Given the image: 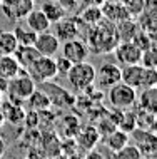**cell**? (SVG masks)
Segmentation results:
<instances>
[{
	"instance_id": "1",
	"label": "cell",
	"mask_w": 157,
	"mask_h": 159,
	"mask_svg": "<svg viewBox=\"0 0 157 159\" xmlns=\"http://www.w3.org/2000/svg\"><path fill=\"white\" fill-rule=\"evenodd\" d=\"M119 44V37L116 32V25L109 20H100L99 24L92 25L89 32V52L94 54H109Z\"/></svg>"
},
{
	"instance_id": "2",
	"label": "cell",
	"mask_w": 157,
	"mask_h": 159,
	"mask_svg": "<svg viewBox=\"0 0 157 159\" xmlns=\"http://www.w3.org/2000/svg\"><path fill=\"white\" fill-rule=\"evenodd\" d=\"M67 79L69 84L72 85V89L77 92H89L95 84V67L92 64L85 62H79V64H72L70 70L67 72Z\"/></svg>"
},
{
	"instance_id": "3",
	"label": "cell",
	"mask_w": 157,
	"mask_h": 159,
	"mask_svg": "<svg viewBox=\"0 0 157 159\" xmlns=\"http://www.w3.org/2000/svg\"><path fill=\"white\" fill-rule=\"evenodd\" d=\"M35 89H37L35 87V82H33L30 77L27 75L25 69H20L19 75H15L14 79L8 80L5 92L8 94L10 102L22 106V102L27 101V99L30 97V94L35 91Z\"/></svg>"
},
{
	"instance_id": "4",
	"label": "cell",
	"mask_w": 157,
	"mask_h": 159,
	"mask_svg": "<svg viewBox=\"0 0 157 159\" xmlns=\"http://www.w3.org/2000/svg\"><path fill=\"white\" fill-rule=\"evenodd\" d=\"M137 89L130 87L124 82H117L116 85L109 87V102L119 111H129L137 102Z\"/></svg>"
},
{
	"instance_id": "5",
	"label": "cell",
	"mask_w": 157,
	"mask_h": 159,
	"mask_svg": "<svg viewBox=\"0 0 157 159\" xmlns=\"http://www.w3.org/2000/svg\"><path fill=\"white\" fill-rule=\"evenodd\" d=\"M27 75L30 77L33 82L37 84H45L57 77V67H55V59L54 57H45L40 55L37 61H33L30 66L25 69Z\"/></svg>"
},
{
	"instance_id": "6",
	"label": "cell",
	"mask_w": 157,
	"mask_h": 159,
	"mask_svg": "<svg viewBox=\"0 0 157 159\" xmlns=\"http://www.w3.org/2000/svg\"><path fill=\"white\" fill-rule=\"evenodd\" d=\"M89 47L87 42H84L82 39H72L69 42H63L62 45V55L70 61L72 64H79V62H85L89 57Z\"/></svg>"
},
{
	"instance_id": "7",
	"label": "cell",
	"mask_w": 157,
	"mask_h": 159,
	"mask_svg": "<svg viewBox=\"0 0 157 159\" xmlns=\"http://www.w3.org/2000/svg\"><path fill=\"white\" fill-rule=\"evenodd\" d=\"M95 82L100 87H112L117 82H120V67L114 62H104L95 70Z\"/></svg>"
},
{
	"instance_id": "8",
	"label": "cell",
	"mask_w": 157,
	"mask_h": 159,
	"mask_svg": "<svg viewBox=\"0 0 157 159\" xmlns=\"http://www.w3.org/2000/svg\"><path fill=\"white\" fill-rule=\"evenodd\" d=\"M117 61L122 66H130V64H141L142 50L132 42H119L117 47L114 49Z\"/></svg>"
},
{
	"instance_id": "9",
	"label": "cell",
	"mask_w": 157,
	"mask_h": 159,
	"mask_svg": "<svg viewBox=\"0 0 157 159\" xmlns=\"http://www.w3.org/2000/svg\"><path fill=\"white\" fill-rule=\"evenodd\" d=\"M33 47L37 49V52L40 55H45V57H52L60 50V42L59 39L54 35L52 32H42L37 34V39L33 42Z\"/></svg>"
},
{
	"instance_id": "10",
	"label": "cell",
	"mask_w": 157,
	"mask_h": 159,
	"mask_svg": "<svg viewBox=\"0 0 157 159\" xmlns=\"http://www.w3.org/2000/svg\"><path fill=\"white\" fill-rule=\"evenodd\" d=\"M52 34L59 39L60 44H63L79 37V25L72 19H60L59 22H55V30Z\"/></svg>"
},
{
	"instance_id": "11",
	"label": "cell",
	"mask_w": 157,
	"mask_h": 159,
	"mask_svg": "<svg viewBox=\"0 0 157 159\" xmlns=\"http://www.w3.org/2000/svg\"><path fill=\"white\" fill-rule=\"evenodd\" d=\"M99 139H100V136H99V132H97V129L94 126H89V127H84L82 131H79V134L75 136V144H77L82 151L89 152L97 146Z\"/></svg>"
},
{
	"instance_id": "12",
	"label": "cell",
	"mask_w": 157,
	"mask_h": 159,
	"mask_svg": "<svg viewBox=\"0 0 157 159\" xmlns=\"http://www.w3.org/2000/svg\"><path fill=\"white\" fill-rule=\"evenodd\" d=\"M25 24H27V27L32 29L35 34L47 32L50 29L49 19L45 17V14L40 10V8H32V10L25 15Z\"/></svg>"
},
{
	"instance_id": "13",
	"label": "cell",
	"mask_w": 157,
	"mask_h": 159,
	"mask_svg": "<svg viewBox=\"0 0 157 159\" xmlns=\"http://www.w3.org/2000/svg\"><path fill=\"white\" fill-rule=\"evenodd\" d=\"M32 8H33L32 0H8L3 5V10L10 19H24Z\"/></svg>"
},
{
	"instance_id": "14",
	"label": "cell",
	"mask_w": 157,
	"mask_h": 159,
	"mask_svg": "<svg viewBox=\"0 0 157 159\" xmlns=\"http://www.w3.org/2000/svg\"><path fill=\"white\" fill-rule=\"evenodd\" d=\"M142 66L141 64H130V66L120 67V82H124L130 87L137 89L141 87V77H142Z\"/></svg>"
},
{
	"instance_id": "15",
	"label": "cell",
	"mask_w": 157,
	"mask_h": 159,
	"mask_svg": "<svg viewBox=\"0 0 157 159\" xmlns=\"http://www.w3.org/2000/svg\"><path fill=\"white\" fill-rule=\"evenodd\" d=\"M2 116H3V121L10 122L14 126H19V124H24L25 119V111L20 104H14V102H5L2 104Z\"/></svg>"
},
{
	"instance_id": "16",
	"label": "cell",
	"mask_w": 157,
	"mask_h": 159,
	"mask_svg": "<svg viewBox=\"0 0 157 159\" xmlns=\"http://www.w3.org/2000/svg\"><path fill=\"white\" fill-rule=\"evenodd\" d=\"M100 10H102V17H105L112 24H119L125 19H130L124 3H105Z\"/></svg>"
},
{
	"instance_id": "17",
	"label": "cell",
	"mask_w": 157,
	"mask_h": 159,
	"mask_svg": "<svg viewBox=\"0 0 157 159\" xmlns=\"http://www.w3.org/2000/svg\"><path fill=\"white\" fill-rule=\"evenodd\" d=\"M12 55L15 57V61L19 62V66L22 69H27L33 61H37L40 57V54L37 52V49L33 45H19Z\"/></svg>"
},
{
	"instance_id": "18",
	"label": "cell",
	"mask_w": 157,
	"mask_h": 159,
	"mask_svg": "<svg viewBox=\"0 0 157 159\" xmlns=\"http://www.w3.org/2000/svg\"><path fill=\"white\" fill-rule=\"evenodd\" d=\"M20 69L22 67L19 66L14 55H0V77L2 79H14L15 75H19Z\"/></svg>"
},
{
	"instance_id": "19",
	"label": "cell",
	"mask_w": 157,
	"mask_h": 159,
	"mask_svg": "<svg viewBox=\"0 0 157 159\" xmlns=\"http://www.w3.org/2000/svg\"><path fill=\"white\" fill-rule=\"evenodd\" d=\"M116 32H117L119 42H130L135 34L139 32V24L130 19H125L116 25Z\"/></svg>"
},
{
	"instance_id": "20",
	"label": "cell",
	"mask_w": 157,
	"mask_h": 159,
	"mask_svg": "<svg viewBox=\"0 0 157 159\" xmlns=\"http://www.w3.org/2000/svg\"><path fill=\"white\" fill-rule=\"evenodd\" d=\"M28 104V107H30L32 111H35V112H42V111H49L50 109V99H49V96L45 94L44 91H33L32 94H30V97L25 101Z\"/></svg>"
},
{
	"instance_id": "21",
	"label": "cell",
	"mask_w": 157,
	"mask_h": 159,
	"mask_svg": "<svg viewBox=\"0 0 157 159\" xmlns=\"http://www.w3.org/2000/svg\"><path fill=\"white\" fill-rule=\"evenodd\" d=\"M127 144H129V134L124 131H120V129H116V131H112L109 136H105V146H107L112 152H117L119 149H122Z\"/></svg>"
},
{
	"instance_id": "22",
	"label": "cell",
	"mask_w": 157,
	"mask_h": 159,
	"mask_svg": "<svg viewBox=\"0 0 157 159\" xmlns=\"http://www.w3.org/2000/svg\"><path fill=\"white\" fill-rule=\"evenodd\" d=\"M137 99L141 102L142 111H147V112H152V114L157 111V91H155V87L142 89V94L137 96Z\"/></svg>"
},
{
	"instance_id": "23",
	"label": "cell",
	"mask_w": 157,
	"mask_h": 159,
	"mask_svg": "<svg viewBox=\"0 0 157 159\" xmlns=\"http://www.w3.org/2000/svg\"><path fill=\"white\" fill-rule=\"evenodd\" d=\"M40 10L45 14V17L49 19L50 24L59 22V20L63 19V15H65V10H63V7L60 5V3H59V2H50V0L42 5Z\"/></svg>"
},
{
	"instance_id": "24",
	"label": "cell",
	"mask_w": 157,
	"mask_h": 159,
	"mask_svg": "<svg viewBox=\"0 0 157 159\" xmlns=\"http://www.w3.org/2000/svg\"><path fill=\"white\" fill-rule=\"evenodd\" d=\"M14 37L19 45H33L37 39V34L28 27H22V25H17L14 30Z\"/></svg>"
},
{
	"instance_id": "25",
	"label": "cell",
	"mask_w": 157,
	"mask_h": 159,
	"mask_svg": "<svg viewBox=\"0 0 157 159\" xmlns=\"http://www.w3.org/2000/svg\"><path fill=\"white\" fill-rule=\"evenodd\" d=\"M19 47L14 32H0V55H12Z\"/></svg>"
},
{
	"instance_id": "26",
	"label": "cell",
	"mask_w": 157,
	"mask_h": 159,
	"mask_svg": "<svg viewBox=\"0 0 157 159\" xmlns=\"http://www.w3.org/2000/svg\"><path fill=\"white\" fill-rule=\"evenodd\" d=\"M62 127H63V136L65 137H75L80 131V124L79 119L74 117V116H65L62 121Z\"/></svg>"
},
{
	"instance_id": "27",
	"label": "cell",
	"mask_w": 157,
	"mask_h": 159,
	"mask_svg": "<svg viewBox=\"0 0 157 159\" xmlns=\"http://www.w3.org/2000/svg\"><path fill=\"white\" fill-rule=\"evenodd\" d=\"M130 42L137 45L142 52H144V50H149V49H154V37L149 35L147 32H141V30H139Z\"/></svg>"
},
{
	"instance_id": "28",
	"label": "cell",
	"mask_w": 157,
	"mask_h": 159,
	"mask_svg": "<svg viewBox=\"0 0 157 159\" xmlns=\"http://www.w3.org/2000/svg\"><path fill=\"white\" fill-rule=\"evenodd\" d=\"M135 127H137V121H135V112H130V111H124V114H122L120 122H119L117 129H120V131H124V132H127V134H130V132H132Z\"/></svg>"
},
{
	"instance_id": "29",
	"label": "cell",
	"mask_w": 157,
	"mask_h": 159,
	"mask_svg": "<svg viewBox=\"0 0 157 159\" xmlns=\"http://www.w3.org/2000/svg\"><path fill=\"white\" fill-rule=\"evenodd\" d=\"M114 159H142V154L137 149V146L127 144L117 152H114Z\"/></svg>"
},
{
	"instance_id": "30",
	"label": "cell",
	"mask_w": 157,
	"mask_h": 159,
	"mask_svg": "<svg viewBox=\"0 0 157 159\" xmlns=\"http://www.w3.org/2000/svg\"><path fill=\"white\" fill-rule=\"evenodd\" d=\"M155 84H157V70L150 67H144L142 77H141V87L150 89V87H155Z\"/></svg>"
},
{
	"instance_id": "31",
	"label": "cell",
	"mask_w": 157,
	"mask_h": 159,
	"mask_svg": "<svg viewBox=\"0 0 157 159\" xmlns=\"http://www.w3.org/2000/svg\"><path fill=\"white\" fill-rule=\"evenodd\" d=\"M102 10L99 7H89L82 15H80V20H84L85 24H90V25H95L102 20Z\"/></svg>"
},
{
	"instance_id": "32",
	"label": "cell",
	"mask_w": 157,
	"mask_h": 159,
	"mask_svg": "<svg viewBox=\"0 0 157 159\" xmlns=\"http://www.w3.org/2000/svg\"><path fill=\"white\" fill-rule=\"evenodd\" d=\"M141 66H142V67H150V69H155V66H157V55H155V49L144 50V52H142V57H141Z\"/></svg>"
},
{
	"instance_id": "33",
	"label": "cell",
	"mask_w": 157,
	"mask_h": 159,
	"mask_svg": "<svg viewBox=\"0 0 157 159\" xmlns=\"http://www.w3.org/2000/svg\"><path fill=\"white\" fill-rule=\"evenodd\" d=\"M127 12H129V15H139L142 14L144 10H146V0H129L127 3H124Z\"/></svg>"
},
{
	"instance_id": "34",
	"label": "cell",
	"mask_w": 157,
	"mask_h": 159,
	"mask_svg": "<svg viewBox=\"0 0 157 159\" xmlns=\"http://www.w3.org/2000/svg\"><path fill=\"white\" fill-rule=\"evenodd\" d=\"M95 129H97V132H99V136L105 137V136H109L112 131H116L117 126L107 117V119H102V121H100V124H97Z\"/></svg>"
},
{
	"instance_id": "35",
	"label": "cell",
	"mask_w": 157,
	"mask_h": 159,
	"mask_svg": "<svg viewBox=\"0 0 157 159\" xmlns=\"http://www.w3.org/2000/svg\"><path fill=\"white\" fill-rule=\"evenodd\" d=\"M55 67H57V75H67V72L72 67V62L67 61L63 55H60V57L55 59Z\"/></svg>"
},
{
	"instance_id": "36",
	"label": "cell",
	"mask_w": 157,
	"mask_h": 159,
	"mask_svg": "<svg viewBox=\"0 0 157 159\" xmlns=\"http://www.w3.org/2000/svg\"><path fill=\"white\" fill-rule=\"evenodd\" d=\"M24 122H27V127L32 129L35 126H39V114L35 111H30V112H25V119Z\"/></svg>"
},
{
	"instance_id": "37",
	"label": "cell",
	"mask_w": 157,
	"mask_h": 159,
	"mask_svg": "<svg viewBox=\"0 0 157 159\" xmlns=\"http://www.w3.org/2000/svg\"><path fill=\"white\" fill-rule=\"evenodd\" d=\"M87 159H104V154H100L99 151H89V156H87Z\"/></svg>"
},
{
	"instance_id": "38",
	"label": "cell",
	"mask_w": 157,
	"mask_h": 159,
	"mask_svg": "<svg viewBox=\"0 0 157 159\" xmlns=\"http://www.w3.org/2000/svg\"><path fill=\"white\" fill-rule=\"evenodd\" d=\"M5 151H7V144H5V141L2 139V136H0V157L5 154Z\"/></svg>"
},
{
	"instance_id": "39",
	"label": "cell",
	"mask_w": 157,
	"mask_h": 159,
	"mask_svg": "<svg viewBox=\"0 0 157 159\" xmlns=\"http://www.w3.org/2000/svg\"><path fill=\"white\" fill-rule=\"evenodd\" d=\"M3 124H5V121H3V116H2V112H0V129L3 127Z\"/></svg>"
},
{
	"instance_id": "40",
	"label": "cell",
	"mask_w": 157,
	"mask_h": 159,
	"mask_svg": "<svg viewBox=\"0 0 157 159\" xmlns=\"http://www.w3.org/2000/svg\"><path fill=\"white\" fill-rule=\"evenodd\" d=\"M20 159H30V157H20Z\"/></svg>"
},
{
	"instance_id": "41",
	"label": "cell",
	"mask_w": 157,
	"mask_h": 159,
	"mask_svg": "<svg viewBox=\"0 0 157 159\" xmlns=\"http://www.w3.org/2000/svg\"><path fill=\"white\" fill-rule=\"evenodd\" d=\"M0 101H2V92H0Z\"/></svg>"
},
{
	"instance_id": "42",
	"label": "cell",
	"mask_w": 157,
	"mask_h": 159,
	"mask_svg": "<svg viewBox=\"0 0 157 159\" xmlns=\"http://www.w3.org/2000/svg\"><path fill=\"white\" fill-rule=\"evenodd\" d=\"M142 159H146V157H142Z\"/></svg>"
}]
</instances>
